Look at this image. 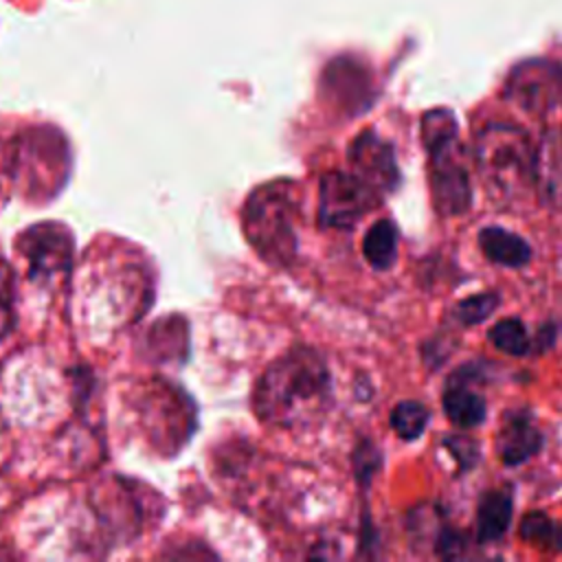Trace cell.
<instances>
[{
    "instance_id": "cell-1",
    "label": "cell",
    "mask_w": 562,
    "mask_h": 562,
    "mask_svg": "<svg viewBox=\"0 0 562 562\" xmlns=\"http://www.w3.org/2000/svg\"><path fill=\"white\" fill-rule=\"evenodd\" d=\"M329 402V371L318 351L299 347L274 360L255 391L257 415L277 428L305 426Z\"/></svg>"
},
{
    "instance_id": "cell-2",
    "label": "cell",
    "mask_w": 562,
    "mask_h": 562,
    "mask_svg": "<svg viewBox=\"0 0 562 562\" xmlns=\"http://www.w3.org/2000/svg\"><path fill=\"white\" fill-rule=\"evenodd\" d=\"M474 158L487 195L498 206H518L536 191V147L512 123L485 125L474 143Z\"/></svg>"
},
{
    "instance_id": "cell-3",
    "label": "cell",
    "mask_w": 562,
    "mask_h": 562,
    "mask_svg": "<svg viewBox=\"0 0 562 562\" xmlns=\"http://www.w3.org/2000/svg\"><path fill=\"white\" fill-rule=\"evenodd\" d=\"M422 138L430 160V189L437 211L443 215L465 213L472 202V189L452 112H428L422 121Z\"/></svg>"
},
{
    "instance_id": "cell-4",
    "label": "cell",
    "mask_w": 562,
    "mask_h": 562,
    "mask_svg": "<svg viewBox=\"0 0 562 562\" xmlns=\"http://www.w3.org/2000/svg\"><path fill=\"white\" fill-rule=\"evenodd\" d=\"M296 202L285 180L255 189L244 206V233L268 263L288 266L296 252Z\"/></svg>"
},
{
    "instance_id": "cell-5",
    "label": "cell",
    "mask_w": 562,
    "mask_h": 562,
    "mask_svg": "<svg viewBox=\"0 0 562 562\" xmlns=\"http://www.w3.org/2000/svg\"><path fill=\"white\" fill-rule=\"evenodd\" d=\"M375 202L378 193L353 173L329 171L321 180L318 222L329 228H351Z\"/></svg>"
},
{
    "instance_id": "cell-6",
    "label": "cell",
    "mask_w": 562,
    "mask_h": 562,
    "mask_svg": "<svg viewBox=\"0 0 562 562\" xmlns=\"http://www.w3.org/2000/svg\"><path fill=\"white\" fill-rule=\"evenodd\" d=\"M507 97L531 114H547L562 103V66L531 59L514 68L505 86Z\"/></svg>"
},
{
    "instance_id": "cell-7",
    "label": "cell",
    "mask_w": 562,
    "mask_h": 562,
    "mask_svg": "<svg viewBox=\"0 0 562 562\" xmlns=\"http://www.w3.org/2000/svg\"><path fill=\"white\" fill-rule=\"evenodd\" d=\"M20 250L29 259V272L37 281H50L66 274L72 261V239L55 224L33 226L20 239Z\"/></svg>"
},
{
    "instance_id": "cell-8",
    "label": "cell",
    "mask_w": 562,
    "mask_h": 562,
    "mask_svg": "<svg viewBox=\"0 0 562 562\" xmlns=\"http://www.w3.org/2000/svg\"><path fill=\"white\" fill-rule=\"evenodd\" d=\"M351 173L375 193H389L397 184L393 147L375 132L367 130L349 147Z\"/></svg>"
},
{
    "instance_id": "cell-9",
    "label": "cell",
    "mask_w": 562,
    "mask_h": 562,
    "mask_svg": "<svg viewBox=\"0 0 562 562\" xmlns=\"http://www.w3.org/2000/svg\"><path fill=\"white\" fill-rule=\"evenodd\" d=\"M496 450L507 465L522 463L540 450V432L527 413L514 411L505 417L498 430Z\"/></svg>"
},
{
    "instance_id": "cell-10",
    "label": "cell",
    "mask_w": 562,
    "mask_h": 562,
    "mask_svg": "<svg viewBox=\"0 0 562 562\" xmlns=\"http://www.w3.org/2000/svg\"><path fill=\"white\" fill-rule=\"evenodd\" d=\"M536 193L562 206V132H549L536 147Z\"/></svg>"
},
{
    "instance_id": "cell-11",
    "label": "cell",
    "mask_w": 562,
    "mask_h": 562,
    "mask_svg": "<svg viewBox=\"0 0 562 562\" xmlns=\"http://www.w3.org/2000/svg\"><path fill=\"white\" fill-rule=\"evenodd\" d=\"M479 246L490 261L505 268H520L531 259L529 244L520 235L501 226H485L479 233Z\"/></svg>"
},
{
    "instance_id": "cell-12",
    "label": "cell",
    "mask_w": 562,
    "mask_h": 562,
    "mask_svg": "<svg viewBox=\"0 0 562 562\" xmlns=\"http://www.w3.org/2000/svg\"><path fill=\"white\" fill-rule=\"evenodd\" d=\"M512 520V496L509 492L492 490L483 496L476 514V536L479 542L490 544L503 538L507 525Z\"/></svg>"
},
{
    "instance_id": "cell-13",
    "label": "cell",
    "mask_w": 562,
    "mask_h": 562,
    "mask_svg": "<svg viewBox=\"0 0 562 562\" xmlns=\"http://www.w3.org/2000/svg\"><path fill=\"white\" fill-rule=\"evenodd\" d=\"M362 255L378 270H386L395 263L397 228L391 220H378L369 226V231L362 237Z\"/></svg>"
},
{
    "instance_id": "cell-14",
    "label": "cell",
    "mask_w": 562,
    "mask_h": 562,
    "mask_svg": "<svg viewBox=\"0 0 562 562\" xmlns=\"http://www.w3.org/2000/svg\"><path fill=\"white\" fill-rule=\"evenodd\" d=\"M443 411L457 426L472 428L485 419V400L465 384H452L443 393Z\"/></svg>"
},
{
    "instance_id": "cell-15",
    "label": "cell",
    "mask_w": 562,
    "mask_h": 562,
    "mask_svg": "<svg viewBox=\"0 0 562 562\" xmlns=\"http://www.w3.org/2000/svg\"><path fill=\"white\" fill-rule=\"evenodd\" d=\"M520 536L533 547L547 551H562V527L547 514H527L520 522Z\"/></svg>"
},
{
    "instance_id": "cell-16",
    "label": "cell",
    "mask_w": 562,
    "mask_h": 562,
    "mask_svg": "<svg viewBox=\"0 0 562 562\" xmlns=\"http://www.w3.org/2000/svg\"><path fill=\"white\" fill-rule=\"evenodd\" d=\"M490 340L496 349L509 356H525L531 347L529 334L518 318H503L490 329Z\"/></svg>"
},
{
    "instance_id": "cell-17",
    "label": "cell",
    "mask_w": 562,
    "mask_h": 562,
    "mask_svg": "<svg viewBox=\"0 0 562 562\" xmlns=\"http://www.w3.org/2000/svg\"><path fill=\"white\" fill-rule=\"evenodd\" d=\"M428 424V411L419 402H400L391 413V426L402 439H417Z\"/></svg>"
},
{
    "instance_id": "cell-18",
    "label": "cell",
    "mask_w": 562,
    "mask_h": 562,
    "mask_svg": "<svg viewBox=\"0 0 562 562\" xmlns=\"http://www.w3.org/2000/svg\"><path fill=\"white\" fill-rule=\"evenodd\" d=\"M15 323V283L9 263L0 257V338L13 329Z\"/></svg>"
},
{
    "instance_id": "cell-19",
    "label": "cell",
    "mask_w": 562,
    "mask_h": 562,
    "mask_svg": "<svg viewBox=\"0 0 562 562\" xmlns=\"http://www.w3.org/2000/svg\"><path fill=\"white\" fill-rule=\"evenodd\" d=\"M498 305L496 294H474L454 307V316L465 325H476L487 318Z\"/></svg>"
}]
</instances>
